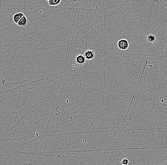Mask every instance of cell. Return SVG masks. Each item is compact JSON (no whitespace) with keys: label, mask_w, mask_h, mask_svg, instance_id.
Masks as SVG:
<instances>
[{"label":"cell","mask_w":167,"mask_h":165,"mask_svg":"<svg viewBox=\"0 0 167 165\" xmlns=\"http://www.w3.org/2000/svg\"><path fill=\"white\" fill-rule=\"evenodd\" d=\"M62 0H49L48 1V5L51 6H55L58 5L61 3Z\"/></svg>","instance_id":"obj_6"},{"label":"cell","mask_w":167,"mask_h":165,"mask_svg":"<svg viewBox=\"0 0 167 165\" xmlns=\"http://www.w3.org/2000/svg\"><path fill=\"white\" fill-rule=\"evenodd\" d=\"M45 1H48L49 0H45Z\"/></svg>","instance_id":"obj_9"},{"label":"cell","mask_w":167,"mask_h":165,"mask_svg":"<svg viewBox=\"0 0 167 165\" xmlns=\"http://www.w3.org/2000/svg\"><path fill=\"white\" fill-rule=\"evenodd\" d=\"M24 16V14L22 12H17L14 14L13 16V21L14 23L17 24L21 18Z\"/></svg>","instance_id":"obj_5"},{"label":"cell","mask_w":167,"mask_h":165,"mask_svg":"<svg viewBox=\"0 0 167 165\" xmlns=\"http://www.w3.org/2000/svg\"><path fill=\"white\" fill-rule=\"evenodd\" d=\"M28 18L24 15L21 20L19 21V22L18 23L17 25L20 27H25L28 24Z\"/></svg>","instance_id":"obj_3"},{"label":"cell","mask_w":167,"mask_h":165,"mask_svg":"<svg viewBox=\"0 0 167 165\" xmlns=\"http://www.w3.org/2000/svg\"><path fill=\"white\" fill-rule=\"evenodd\" d=\"M129 164V160L127 159H124L122 161V165H128Z\"/></svg>","instance_id":"obj_8"},{"label":"cell","mask_w":167,"mask_h":165,"mask_svg":"<svg viewBox=\"0 0 167 165\" xmlns=\"http://www.w3.org/2000/svg\"><path fill=\"white\" fill-rule=\"evenodd\" d=\"M85 56L86 59L88 60H93L95 57V53L91 50H87L85 52Z\"/></svg>","instance_id":"obj_2"},{"label":"cell","mask_w":167,"mask_h":165,"mask_svg":"<svg viewBox=\"0 0 167 165\" xmlns=\"http://www.w3.org/2000/svg\"><path fill=\"white\" fill-rule=\"evenodd\" d=\"M118 48L122 51H125L129 48V43L126 39H122L119 40L117 43Z\"/></svg>","instance_id":"obj_1"},{"label":"cell","mask_w":167,"mask_h":165,"mask_svg":"<svg viewBox=\"0 0 167 165\" xmlns=\"http://www.w3.org/2000/svg\"><path fill=\"white\" fill-rule=\"evenodd\" d=\"M148 41L150 43H154L156 41V38L155 35L153 34H149L147 37Z\"/></svg>","instance_id":"obj_7"},{"label":"cell","mask_w":167,"mask_h":165,"mask_svg":"<svg viewBox=\"0 0 167 165\" xmlns=\"http://www.w3.org/2000/svg\"><path fill=\"white\" fill-rule=\"evenodd\" d=\"M75 62L80 65H84L86 62L85 56L82 54H78L75 57Z\"/></svg>","instance_id":"obj_4"}]
</instances>
